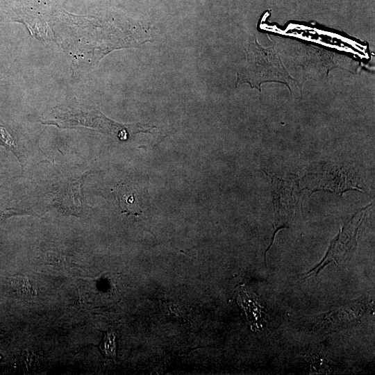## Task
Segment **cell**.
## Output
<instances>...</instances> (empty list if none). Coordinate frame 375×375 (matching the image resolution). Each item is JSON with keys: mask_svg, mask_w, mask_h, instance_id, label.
I'll list each match as a JSON object with an SVG mask.
<instances>
[{"mask_svg": "<svg viewBox=\"0 0 375 375\" xmlns=\"http://www.w3.org/2000/svg\"><path fill=\"white\" fill-rule=\"evenodd\" d=\"M272 182V193L274 210V231L269 247L273 244L276 233L288 228L294 220L300 208V188L294 178L281 179L266 172Z\"/></svg>", "mask_w": 375, "mask_h": 375, "instance_id": "3957f363", "label": "cell"}, {"mask_svg": "<svg viewBox=\"0 0 375 375\" xmlns=\"http://www.w3.org/2000/svg\"><path fill=\"white\" fill-rule=\"evenodd\" d=\"M247 60L237 72L235 87L249 83L251 88L261 91L265 83H284L291 92L295 88V80L290 76L273 45L264 47L256 38L244 47Z\"/></svg>", "mask_w": 375, "mask_h": 375, "instance_id": "6da1fadb", "label": "cell"}, {"mask_svg": "<svg viewBox=\"0 0 375 375\" xmlns=\"http://www.w3.org/2000/svg\"><path fill=\"white\" fill-rule=\"evenodd\" d=\"M115 192L122 213L135 216L142 213V203L132 189L122 184L115 189Z\"/></svg>", "mask_w": 375, "mask_h": 375, "instance_id": "5b68a950", "label": "cell"}, {"mask_svg": "<svg viewBox=\"0 0 375 375\" xmlns=\"http://www.w3.org/2000/svg\"><path fill=\"white\" fill-rule=\"evenodd\" d=\"M373 203L360 208L345 222L337 237L333 240L322 262L311 269L305 278L318 274L331 262L340 263L351 256L357 246L358 231L361 226L367 209Z\"/></svg>", "mask_w": 375, "mask_h": 375, "instance_id": "277c9868", "label": "cell"}, {"mask_svg": "<svg viewBox=\"0 0 375 375\" xmlns=\"http://www.w3.org/2000/svg\"><path fill=\"white\" fill-rule=\"evenodd\" d=\"M11 286L15 293L23 299H31L37 294L36 288L26 277L19 276L12 278Z\"/></svg>", "mask_w": 375, "mask_h": 375, "instance_id": "52a82bcc", "label": "cell"}, {"mask_svg": "<svg viewBox=\"0 0 375 375\" xmlns=\"http://www.w3.org/2000/svg\"><path fill=\"white\" fill-rule=\"evenodd\" d=\"M100 349L105 356L115 359L116 356V339L115 333L112 330H109L105 334L104 338L100 344Z\"/></svg>", "mask_w": 375, "mask_h": 375, "instance_id": "ba28073f", "label": "cell"}, {"mask_svg": "<svg viewBox=\"0 0 375 375\" xmlns=\"http://www.w3.org/2000/svg\"><path fill=\"white\" fill-rule=\"evenodd\" d=\"M302 185L312 192L327 190L337 194L360 188L359 177L356 169L345 164L322 165L302 178Z\"/></svg>", "mask_w": 375, "mask_h": 375, "instance_id": "7a4b0ae2", "label": "cell"}, {"mask_svg": "<svg viewBox=\"0 0 375 375\" xmlns=\"http://www.w3.org/2000/svg\"><path fill=\"white\" fill-rule=\"evenodd\" d=\"M242 298L244 299L241 306L246 310L249 321L251 322L252 326L256 327L257 329H260L262 327V323L265 322L262 314L265 315L263 311V306L260 301L256 299L254 296L249 295L245 291L242 290Z\"/></svg>", "mask_w": 375, "mask_h": 375, "instance_id": "8992f818", "label": "cell"}]
</instances>
